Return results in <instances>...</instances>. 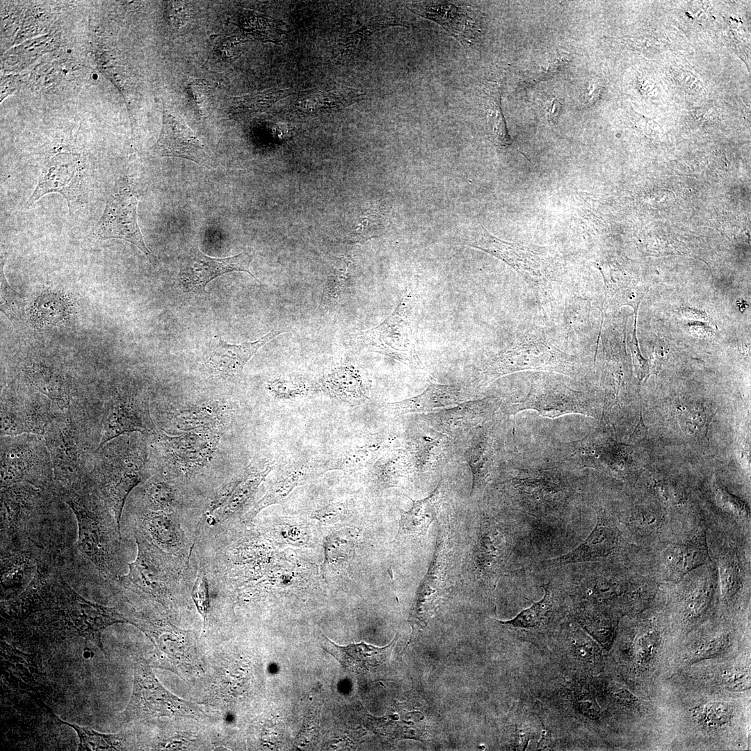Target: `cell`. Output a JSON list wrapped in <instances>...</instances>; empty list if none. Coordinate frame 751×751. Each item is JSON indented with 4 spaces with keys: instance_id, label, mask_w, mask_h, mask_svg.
I'll use <instances>...</instances> for the list:
<instances>
[{
    "instance_id": "1",
    "label": "cell",
    "mask_w": 751,
    "mask_h": 751,
    "mask_svg": "<svg viewBox=\"0 0 751 751\" xmlns=\"http://www.w3.org/2000/svg\"><path fill=\"white\" fill-rule=\"evenodd\" d=\"M72 509L78 526L77 548L102 574L116 576L120 528L97 492L88 484L58 494Z\"/></svg>"
},
{
    "instance_id": "2",
    "label": "cell",
    "mask_w": 751,
    "mask_h": 751,
    "mask_svg": "<svg viewBox=\"0 0 751 751\" xmlns=\"http://www.w3.org/2000/svg\"><path fill=\"white\" fill-rule=\"evenodd\" d=\"M143 451L136 441L120 435L99 448L90 465L87 481L111 510L120 528L126 499L144 476Z\"/></svg>"
},
{
    "instance_id": "3",
    "label": "cell",
    "mask_w": 751,
    "mask_h": 751,
    "mask_svg": "<svg viewBox=\"0 0 751 751\" xmlns=\"http://www.w3.org/2000/svg\"><path fill=\"white\" fill-rule=\"evenodd\" d=\"M75 415L71 405L60 410L48 426L43 436L53 467L52 492L77 490L87 481L90 465L97 451L92 449L83 420Z\"/></svg>"
},
{
    "instance_id": "4",
    "label": "cell",
    "mask_w": 751,
    "mask_h": 751,
    "mask_svg": "<svg viewBox=\"0 0 751 751\" xmlns=\"http://www.w3.org/2000/svg\"><path fill=\"white\" fill-rule=\"evenodd\" d=\"M560 373L572 378L579 374L576 357L549 344L542 336L527 334L517 338L483 364L480 383L522 371Z\"/></svg>"
},
{
    "instance_id": "5",
    "label": "cell",
    "mask_w": 751,
    "mask_h": 751,
    "mask_svg": "<svg viewBox=\"0 0 751 751\" xmlns=\"http://www.w3.org/2000/svg\"><path fill=\"white\" fill-rule=\"evenodd\" d=\"M532 466L524 459L516 461L508 486L513 499L524 509L548 510L564 506L574 494L571 478L575 469L545 458Z\"/></svg>"
},
{
    "instance_id": "6",
    "label": "cell",
    "mask_w": 751,
    "mask_h": 751,
    "mask_svg": "<svg viewBox=\"0 0 751 751\" xmlns=\"http://www.w3.org/2000/svg\"><path fill=\"white\" fill-rule=\"evenodd\" d=\"M138 554L129 564V572L119 576L127 588L151 597L170 606L173 591L181 581V560L148 540L140 531L135 533Z\"/></svg>"
},
{
    "instance_id": "7",
    "label": "cell",
    "mask_w": 751,
    "mask_h": 751,
    "mask_svg": "<svg viewBox=\"0 0 751 751\" xmlns=\"http://www.w3.org/2000/svg\"><path fill=\"white\" fill-rule=\"evenodd\" d=\"M417 289L407 287L394 312L374 328L360 331L357 339L372 351L391 357L411 369H424L417 349L414 332V310Z\"/></svg>"
},
{
    "instance_id": "8",
    "label": "cell",
    "mask_w": 751,
    "mask_h": 751,
    "mask_svg": "<svg viewBox=\"0 0 751 751\" xmlns=\"http://www.w3.org/2000/svg\"><path fill=\"white\" fill-rule=\"evenodd\" d=\"M1 438V487L26 483L52 490L53 467L44 436L22 434Z\"/></svg>"
},
{
    "instance_id": "9",
    "label": "cell",
    "mask_w": 751,
    "mask_h": 751,
    "mask_svg": "<svg viewBox=\"0 0 751 751\" xmlns=\"http://www.w3.org/2000/svg\"><path fill=\"white\" fill-rule=\"evenodd\" d=\"M461 244L502 260L531 282H546L553 280L556 274V259L546 249L505 241L492 234L482 225L465 237Z\"/></svg>"
},
{
    "instance_id": "10",
    "label": "cell",
    "mask_w": 751,
    "mask_h": 751,
    "mask_svg": "<svg viewBox=\"0 0 751 751\" xmlns=\"http://www.w3.org/2000/svg\"><path fill=\"white\" fill-rule=\"evenodd\" d=\"M127 709L138 718L167 716L197 720L207 717L197 705L166 690L143 658L137 659L134 665L133 692Z\"/></svg>"
},
{
    "instance_id": "11",
    "label": "cell",
    "mask_w": 751,
    "mask_h": 751,
    "mask_svg": "<svg viewBox=\"0 0 751 751\" xmlns=\"http://www.w3.org/2000/svg\"><path fill=\"white\" fill-rule=\"evenodd\" d=\"M526 410H535L540 415L551 419L568 414L596 417L593 405L585 394L550 376L533 380L524 398L517 403H506L501 407L505 416L513 417L519 412Z\"/></svg>"
},
{
    "instance_id": "12",
    "label": "cell",
    "mask_w": 751,
    "mask_h": 751,
    "mask_svg": "<svg viewBox=\"0 0 751 751\" xmlns=\"http://www.w3.org/2000/svg\"><path fill=\"white\" fill-rule=\"evenodd\" d=\"M138 198L127 186L120 188L108 200L104 213L92 231L97 240L119 239L138 248L155 265L156 257L146 247L137 222Z\"/></svg>"
},
{
    "instance_id": "13",
    "label": "cell",
    "mask_w": 751,
    "mask_h": 751,
    "mask_svg": "<svg viewBox=\"0 0 751 751\" xmlns=\"http://www.w3.org/2000/svg\"><path fill=\"white\" fill-rule=\"evenodd\" d=\"M102 407L98 449L110 440L127 433H154L155 427L147 403L134 394L117 392Z\"/></svg>"
},
{
    "instance_id": "14",
    "label": "cell",
    "mask_w": 751,
    "mask_h": 751,
    "mask_svg": "<svg viewBox=\"0 0 751 751\" xmlns=\"http://www.w3.org/2000/svg\"><path fill=\"white\" fill-rule=\"evenodd\" d=\"M252 259V253L248 250L229 257L213 258L193 248L180 257L179 281L185 292H204L212 280L233 271L246 272L257 280L249 268Z\"/></svg>"
},
{
    "instance_id": "15",
    "label": "cell",
    "mask_w": 751,
    "mask_h": 751,
    "mask_svg": "<svg viewBox=\"0 0 751 751\" xmlns=\"http://www.w3.org/2000/svg\"><path fill=\"white\" fill-rule=\"evenodd\" d=\"M60 410L45 395L20 398L3 397L1 402V437L43 435Z\"/></svg>"
},
{
    "instance_id": "16",
    "label": "cell",
    "mask_w": 751,
    "mask_h": 751,
    "mask_svg": "<svg viewBox=\"0 0 751 751\" xmlns=\"http://www.w3.org/2000/svg\"><path fill=\"white\" fill-rule=\"evenodd\" d=\"M417 15L435 22L462 45L471 44L480 29L478 16L471 7L447 1H423L407 4Z\"/></svg>"
},
{
    "instance_id": "17",
    "label": "cell",
    "mask_w": 751,
    "mask_h": 751,
    "mask_svg": "<svg viewBox=\"0 0 751 751\" xmlns=\"http://www.w3.org/2000/svg\"><path fill=\"white\" fill-rule=\"evenodd\" d=\"M82 172L76 158L65 155L53 157L42 168L38 184L24 207H29L47 193H57L65 197L71 208L72 202L80 194Z\"/></svg>"
},
{
    "instance_id": "18",
    "label": "cell",
    "mask_w": 751,
    "mask_h": 751,
    "mask_svg": "<svg viewBox=\"0 0 751 751\" xmlns=\"http://www.w3.org/2000/svg\"><path fill=\"white\" fill-rule=\"evenodd\" d=\"M620 532L604 515H599L595 526L586 539L570 551L542 562L540 567H555L607 557L617 548Z\"/></svg>"
},
{
    "instance_id": "19",
    "label": "cell",
    "mask_w": 751,
    "mask_h": 751,
    "mask_svg": "<svg viewBox=\"0 0 751 751\" xmlns=\"http://www.w3.org/2000/svg\"><path fill=\"white\" fill-rule=\"evenodd\" d=\"M153 148L161 156L179 157L204 165L209 164V156L201 141L184 122L166 111L160 137Z\"/></svg>"
},
{
    "instance_id": "20",
    "label": "cell",
    "mask_w": 751,
    "mask_h": 751,
    "mask_svg": "<svg viewBox=\"0 0 751 751\" xmlns=\"http://www.w3.org/2000/svg\"><path fill=\"white\" fill-rule=\"evenodd\" d=\"M283 332L282 330H273L257 341L240 344H229L221 338L214 337L206 362L216 373L230 378H239L244 366L257 351Z\"/></svg>"
},
{
    "instance_id": "21",
    "label": "cell",
    "mask_w": 751,
    "mask_h": 751,
    "mask_svg": "<svg viewBox=\"0 0 751 751\" xmlns=\"http://www.w3.org/2000/svg\"><path fill=\"white\" fill-rule=\"evenodd\" d=\"M501 401L491 396L462 401L456 406L434 414L430 422L435 427L439 426L445 432L453 433L492 419L495 417V412L501 408Z\"/></svg>"
},
{
    "instance_id": "22",
    "label": "cell",
    "mask_w": 751,
    "mask_h": 751,
    "mask_svg": "<svg viewBox=\"0 0 751 751\" xmlns=\"http://www.w3.org/2000/svg\"><path fill=\"white\" fill-rule=\"evenodd\" d=\"M493 419L479 428L466 452L465 460L472 473L471 494L484 489L497 462V440L493 430L495 423Z\"/></svg>"
},
{
    "instance_id": "23",
    "label": "cell",
    "mask_w": 751,
    "mask_h": 751,
    "mask_svg": "<svg viewBox=\"0 0 751 751\" xmlns=\"http://www.w3.org/2000/svg\"><path fill=\"white\" fill-rule=\"evenodd\" d=\"M318 385L329 396L346 402L355 403L366 398L367 379L350 361L336 362L325 369Z\"/></svg>"
},
{
    "instance_id": "24",
    "label": "cell",
    "mask_w": 751,
    "mask_h": 751,
    "mask_svg": "<svg viewBox=\"0 0 751 751\" xmlns=\"http://www.w3.org/2000/svg\"><path fill=\"white\" fill-rule=\"evenodd\" d=\"M396 638L385 647H378L364 643L341 646L327 638L323 647L346 669L366 672L383 666L389 659Z\"/></svg>"
},
{
    "instance_id": "25",
    "label": "cell",
    "mask_w": 751,
    "mask_h": 751,
    "mask_svg": "<svg viewBox=\"0 0 751 751\" xmlns=\"http://www.w3.org/2000/svg\"><path fill=\"white\" fill-rule=\"evenodd\" d=\"M271 466L252 471L233 482L213 502L207 513V522L213 525L239 511L252 496L259 485L270 471Z\"/></svg>"
},
{
    "instance_id": "26",
    "label": "cell",
    "mask_w": 751,
    "mask_h": 751,
    "mask_svg": "<svg viewBox=\"0 0 751 751\" xmlns=\"http://www.w3.org/2000/svg\"><path fill=\"white\" fill-rule=\"evenodd\" d=\"M469 396V389L465 386L434 383L417 396L386 405L395 414L425 412L453 405Z\"/></svg>"
},
{
    "instance_id": "27",
    "label": "cell",
    "mask_w": 751,
    "mask_h": 751,
    "mask_svg": "<svg viewBox=\"0 0 751 751\" xmlns=\"http://www.w3.org/2000/svg\"><path fill=\"white\" fill-rule=\"evenodd\" d=\"M364 94L355 88L333 83L301 93L296 108L306 113H323L342 109L362 99Z\"/></svg>"
},
{
    "instance_id": "28",
    "label": "cell",
    "mask_w": 751,
    "mask_h": 751,
    "mask_svg": "<svg viewBox=\"0 0 751 751\" xmlns=\"http://www.w3.org/2000/svg\"><path fill=\"white\" fill-rule=\"evenodd\" d=\"M40 488L26 483L1 487V529L8 533L17 531L18 523L38 500Z\"/></svg>"
},
{
    "instance_id": "29",
    "label": "cell",
    "mask_w": 751,
    "mask_h": 751,
    "mask_svg": "<svg viewBox=\"0 0 751 751\" xmlns=\"http://www.w3.org/2000/svg\"><path fill=\"white\" fill-rule=\"evenodd\" d=\"M29 384L38 393L49 399L60 409L70 406V389L64 376L58 370L39 363L29 364L26 369Z\"/></svg>"
},
{
    "instance_id": "30",
    "label": "cell",
    "mask_w": 751,
    "mask_h": 751,
    "mask_svg": "<svg viewBox=\"0 0 751 751\" xmlns=\"http://www.w3.org/2000/svg\"><path fill=\"white\" fill-rule=\"evenodd\" d=\"M441 492L439 485L425 499L412 501L407 511H402L396 537L417 538L426 533L436 519L439 506Z\"/></svg>"
},
{
    "instance_id": "31",
    "label": "cell",
    "mask_w": 751,
    "mask_h": 751,
    "mask_svg": "<svg viewBox=\"0 0 751 751\" xmlns=\"http://www.w3.org/2000/svg\"><path fill=\"white\" fill-rule=\"evenodd\" d=\"M142 528L140 533L164 551H177L183 544L181 530L168 512L148 510L142 517Z\"/></svg>"
},
{
    "instance_id": "32",
    "label": "cell",
    "mask_w": 751,
    "mask_h": 751,
    "mask_svg": "<svg viewBox=\"0 0 751 751\" xmlns=\"http://www.w3.org/2000/svg\"><path fill=\"white\" fill-rule=\"evenodd\" d=\"M496 526L485 523L478 542V561L487 573L499 575L509 556V542Z\"/></svg>"
},
{
    "instance_id": "33",
    "label": "cell",
    "mask_w": 751,
    "mask_h": 751,
    "mask_svg": "<svg viewBox=\"0 0 751 751\" xmlns=\"http://www.w3.org/2000/svg\"><path fill=\"white\" fill-rule=\"evenodd\" d=\"M312 467L301 464L291 467L273 483L262 499H261L245 515L248 521L255 517L266 507L282 500L298 485L307 480L312 473Z\"/></svg>"
},
{
    "instance_id": "34",
    "label": "cell",
    "mask_w": 751,
    "mask_h": 751,
    "mask_svg": "<svg viewBox=\"0 0 751 751\" xmlns=\"http://www.w3.org/2000/svg\"><path fill=\"white\" fill-rule=\"evenodd\" d=\"M483 90L487 96V129L492 142L497 147H508L512 140L508 134L501 106V86L487 82Z\"/></svg>"
},
{
    "instance_id": "35",
    "label": "cell",
    "mask_w": 751,
    "mask_h": 751,
    "mask_svg": "<svg viewBox=\"0 0 751 751\" xmlns=\"http://www.w3.org/2000/svg\"><path fill=\"white\" fill-rule=\"evenodd\" d=\"M631 663L635 671L648 672L654 669V665L662 654L663 641L661 636L656 628L648 629L638 634L633 641Z\"/></svg>"
},
{
    "instance_id": "36",
    "label": "cell",
    "mask_w": 751,
    "mask_h": 751,
    "mask_svg": "<svg viewBox=\"0 0 751 751\" xmlns=\"http://www.w3.org/2000/svg\"><path fill=\"white\" fill-rule=\"evenodd\" d=\"M381 447L380 444L344 446L330 456L328 467L344 471H356L375 459Z\"/></svg>"
},
{
    "instance_id": "37",
    "label": "cell",
    "mask_w": 751,
    "mask_h": 751,
    "mask_svg": "<svg viewBox=\"0 0 751 751\" xmlns=\"http://www.w3.org/2000/svg\"><path fill=\"white\" fill-rule=\"evenodd\" d=\"M349 266L350 262L345 261L337 264L333 268L323 289L320 302L321 311L328 312L340 301L350 282Z\"/></svg>"
},
{
    "instance_id": "38",
    "label": "cell",
    "mask_w": 751,
    "mask_h": 751,
    "mask_svg": "<svg viewBox=\"0 0 751 751\" xmlns=\"http://www.w3.org/2000/svg\"><path fill=\"white\" fill-rule=\"evenodd\" d=\"M544 595L538 601L522 611L512 620L499 621V622L522 629H531L540 627L547 620L552 608L551 592L547 587L544 588Z\"/></svg>"
},
{
    "instance_id": "39",
    "label": "cell",
    "mask_w": 751,
    "mask_h": 751,
    "mask_svg": "<svg viewBox=\"0 0 751 751\" xmlns=\"http://www.w3.org/2000/svg\"><path fill=\"white\" fill-rule=\"evenodd\" d=\"M291 94L289 90H270L243 96L236 99L234 108L236 112L261 111Z\"/></svg>"
},
{
    "instance_id": "40",
    "label": "cell",
    "mask_w": 751,
    "mask_h": 751,
    "mask_svg": "<svg viewBox=\"0 0 751 751\" xmlns=\"http://www.w3.org/2000/svg\"><path fill=\"white\" fill-rule=\"evenodd\" d=\"M4 261L1 264V310L7 317L14 321L19 320L22 314V299L8 284L3 271Z\"/></svg>"
},
{
    "instance_id": "41",
    "label": "cell",
    "mask_w": 751,
    "mask_h": 751,
    "mask_svg": "<svg viewBox=\"0 0 751 751\" xmlns=\"http://www.w3.org/2000/svg\"><path fill=\"white\" fill-rule=\"evenodd\" d=\"M145 494L148 504L154 510H170L173 501V494L170 486L158 480H151L145 487Z\"/></svg>"
},
{
    "instance_id": "42",
    "label": "cell",
    "mask_w": 751,
    "mask_h": 751,
    "mask_svg": "<svg viewBox=\"0 0 751 751\" xmlns=\"http://www.w3.org/2000/svg\"><path fill=\"white\" fill-rule=\"evenodd\" d=\"M571 647L574 658L585 665H595L600 658L597 646L582 633L572 636Z\"/></svg>"
},
{
    "instance_id": "43",
    "label": "cell",
    "mask_w": 751,
    "mask_h": 751,
    "mask_svg": "<svg viewBox=\"0 0 751 751\" xmlns=\"http://www.w3.org/2000/svg\"><path fill=\"white\" fill-rule=\"evenodd\" d=\"M81 740V747L85 750H117L119 742L113 736H105L81 727H74Z\"/></svg>"
},
{
    "instance_id": "44",
    "label": "cell",
    "mask_w": 751,
    "mask_h": 751,
    "mask_svg": "<svg viewBox=\"0 0 751 751\" xmlns=\"http://www.w3.org/2000/svg\"><path fill=\"white\" fill-rule=\"evenodd\" d=\"M681 550L683 574L702 564L706 559L705 547L699 540L681 545Z\"/></svg>"
},
{
    "instance_id": "45",
    "label": "cell",
    "mask_w": 751,
    "mask_h": 751,
    "mask_svg": "<svg viewBox=\"0 0 751 751\" xmlns=\"http://www.w3.org/2000/svg\"><path fill=\"white\" fill-rule=\"evenodd\" d=\"M403 23L397 22V19L390 16L376 17L373 18L367 24H364L362 28L357 30V31L353 33L352 36L349 38L347 41L348 45H356L359 44L362 40L377 30L390 26H403Z\"/></svg>"
},
{
    "instance_id": "46",
    "label": "cell",
    "mask_w": 751,
    "mask_h": 751,
    "mask_svg": "<svg viewBox=\"0 0 751 751\" xmlns=\"http://www.w3.org/2000/svg\"><path fill=\"white\" fill-rule=\"evenodd\" d=\"M191 595L198 612L205 622L209 608V583L205 575L199 574L196 577Z\"/></svg>"
},
{
    "instance_id": "47",
    "label": "cell",
    "mask_w": 751,
    "mask_h": 751,
    "mask_svg": "<svg viewBox=\"0 0 751 751\" xmlns=\"http://www.w3.org/2000/svg\"><path fill=\"white\" fill-rule=\"evenodd\" d=\"M348 503L345 500L331 503L317 510L314 512V517L321 522H335L339 519L340 517L345 515Z\"/></svg>"
},
{
    "instance_id": "48",
    "label": "cell",
    "mask_w": 751,
    "mask_h": 751,
    "mask_svg": "<svg viewBox=\"0 0 751 751\" xmlns=\"http://www.w3.org/2000/svg\"><path fill=\"white\" fill-rule=\"evenodd\" d=\"M675 74L678 83L688 92L699 95L705 92L703 83L692 72L680 70Z\"/></svg>"
},
{
    "instance_id": "49",
    "label": "cell",
    "mask_w": 751,
    "mask_h": 751,
    "mask_svg": "<svg viewBox=\"0 0 751 751\" xmlns=\"http://www.w3.org/2000/svg\"><path fill=\"white\" fill-rule=\"evenodd\" d=\"M735 568L732 565H725L722 569V583L723 591L725 595H732V592L737 588L738 576Z\"/></svg>"
},
{
    "instance_id": "50",
    "label": "cell",
    "mask_w": 751,
    "mask_h": 751,
    "mask_svg": "<svg viewBox=\"0 0 751 751\" xmlns=\"http://www.w3.org/2000/svg\"><path fill=\"white\" fill-rule=\"evenodd\" d=\"M563 104L560 99L555 96L551 97L546 104V114L548 121L551 123H554L557 121Z\"/></svg>"
},
{
    "instance_id": "51",
    "label": "cell",
    "mask_w": 751,
    "mask_h": 751,
    "mask_svg": "<svg viewBox=\"0 0 751 751\" xmlns=\"http://www.w3.org/2000/svg\"><path fill=\"white\" fill-rule=\"evenodd\" d=\"M647 428L645 426L642 414L640 413V418L639 422L636 426L632 434L629 438V442L631 443L640 442L647 436Z\"/></svg>"
},
{
    "instance_id": "52",
    "label": "cell",
    "mask_w": 751,
    "mask_h": 751,
    "mask_svg": "<svg viewBox=\"0 0 751 751\" xmlns=\"http://www.w3.org/2000/svg\"><path fill=\"white\" fill-rule=\"evenodd\" d=\"M639 81H640L639 85L640 86V90H643L644 92L647 93L649 92H652V90L654 88V84L651 81H649L648 79H645V78L643 77Z\"/></svg>"
},
{
    "instance_id": "53",
    "label": "cell",
    "mask_w": 751,
    "mask_h": 751,
    "mask_svg": "<svg viewBox=\"0 0 751 751\" xmlns=\"http://www.w3.org/2000/svg\"><path fill=\"white\" fill-rule=\"evenodd\" d=\"M92 78H93L94 79H98V74H96V73L93 74H92Z\"/></svg>"
},
{
    "instance_id": "54",
    "label": "cell",
    "mask_w": 751,
    "mask_h": 751,
    "mask_svg": "<svg viewBox=\"0 0 751 751\" xmlns=\"http://www.w3.org/2000/svg\"><path fill=\"white\" fill-rule=\"evenodd\" d=\"M67 52L68 54H70V53L71 52V50H70V49H67Z\"/></svg>"
}]
</instances>
